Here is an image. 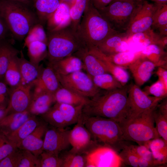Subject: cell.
<instances>
[{"label": "cell", "instance_id": "6da1fadb", "mask_svg": "<svg viewBox=\"0 0 167 167\" xmlns=\"http://www.w3.org/2000/svg\"><path fill=\"white\" fill-rule=\"evenodd\" d=\"M128 87L125 85L111 90H101L84 106L82 114L112 119L119 123L122 122L127 116Z\"/></svg>", "mask_w": 167, "mask_h": 167}, {"label": "cell", "instance_id": "7a4b0ae2", "mask_svg": "<svg viewBox=\"0 0 167 167\" xmlns=\"http://www.w3.org/2000/svg\"><path fill=\"white\" fill-rule=\"evenodd\" d=\"M76 33L84 46H97L109 36L118 32L113 29L89 0Z\"/></svg>", "mask_w": 167, "mask_h": 167}, {"label": "cell", "instance_id": "3957f363", "mask_svg": "<svg viewBox=\"0 0 167 167\" xmlns=\"http://www.w3.org/2000/svg\"><path fill=\"white\" fill-rule=\"evenodd\" d=\"M0 15L12 36L24 39L31 28L39 23L36 14L28 5L15 0H0Z\"/></svg>", "mask_w": 167, "mask_h": 167}, {"label": "cell", "instance_id": "277c9868", "mask_svg": "<svg viewBox=\"0 0 167 167\" xmlns=\"http://www.w3.org/2000/svg\"><path fill=\"white\" fill-rule=\"evenodd\" d=\"M83 123L91 137L102 146L119 152L127 143L119 123L110 118L82 113Z\"/></svg>", "mask_w": 167, "mask_h": 167}, {"label": "cell", "instance_id": "5b68a950", "mask_svg": "<svg viewBox=\"0 0 167 167\" xmlns=\"http://www.w3.org/2000/svg\"><path fill=\"white\" fill-rule=\"evenodd\" d=\"M157 105L119 123L126 140L134 141L140 145L149 140L160 138L154 126L153 117Z\"/></svg>", "mask_w": 167, "mask_h": 167}, {"label": "cell", "instance_id": "8992f818", "mask_svg": "<svg viewBox=\"0 0 167 167\" xmlns=\"http://www.w3.org/2000/svg\"><path fill=\"white\" fill-rule=\"evenodd\" d=\"M46 33L49 63L71 55L84 47L76 32L70 26Z\"/></svg>", "mask_w": 167, "mask_h": 167}, {"label": "cell", "instance_id": "52a82bcc", "mask_svg": "<svg viewBox=\"0 0 167 167\" xmlns=\"http://www.w3.org/2000/svg\"><path fill=\"white\" fill-rule=\"evenodd\" d=\"M140 2L113 1L107 6L97 10L113 29L124 32L128 28Z\"/></svg>", "mask_w": 167, "mask_h": 167}, {"label": "cell", "instance_id": "ba28073f", "mask_svg": "<svg viewBox=\"0 0 167 167\" xmlns=\"http://www.w3.org/2000/svg\"><path fill=\"white\" fill-rule=\"evenodd\" d=\"M55 73L62 87L83 96L92 98L101 90L95 85L91 77L81 70L66 75Z\"/></svg>", "mask_w": 167, "mask_h": 167}, {"label": "cell", "instance_id": "9c48e42d", "mask_svg": "<svg viewBox=\"0 0 167 167\" xmlns=\"http://www.w3.org/2000/svg\"><path fill=\"white\" fill-rule=\"evenodd\" d=\"M162 100L149 96L135 84H130L128 87L127 116L126 119L137 116L156 105Z\"/></svg>", "mask_w": 167, "mask_h": 167}, {"label": "cell", "instance_id": "30bf717a", "mask_svg": "<svg viewBox=\"0 0 167 167\" xmlns=\"http://www.w3.org/2000/svg\"><path fill=\"white\" fill-rule=\"evenodd\" d=\"M157 6V3H151L146 0L139 3L136 14L125 32L129 38L133 35L151 28Z\"/></svg>", "mask_w": 167, "mask_h": 167}, {"label": "cell", "instance_id": "8fae6325", "mask_svg": "<svg viewBox=\"0 0 167 167\" xmlns=\"http://www.w3.org/2000/svg\"><path fill=\"white\" fill-rule=\"evenodd\" d=\"M31 87L20 84L13 88L10 93L8 104L5 109L6 115L12 113L28 111L32 99Z\"/></svg>", "mask_w": 167, "mask_h": 167}, {"label": "cell", "instance_id": "7c38bea8", "mask_svg": "<svg viewBox=\"0 0 167 167\" xmlns=\"http://www.w3.org/2000/svg\"><path fill=\"white\" fill-rule=\"evenodd\" d=\"M70 131L64 128L52 126L48 128L45 135L43 151L58 154L66 149L70 144L69 135Z\"/></svg>", "mask_w": 167, "mask_h": 167}, {"label": "cell", "instance_id": "4fadbf2b", "mask_svg": "<svg viewBox=\"0 0 167 167\" xmlns=\"http://www.w3.org/2000/svg\"><path fill=\"white\" fill-rule=\"evenodd\" d=\"M72 129L70 131V144L72 146L73 150L86 153V151L88 150V147L98 143L91 140V135L83 123L82 114Z\"/></svg>", "mask_w": 167, "mask_h": 167}, {"label": "cell", "instance_id": "5bb4252c", "mask_svg": "<svg viewBox=\"0 0 167 167\" xmlns=\"http://www.w3.org/2000/svg\"><path fill=\"white\" fill-rule=\"evenodd\" d=\"M156 66H158L157 64L140 54L128 68L132 73L135 84L140 87L150 79Z\"/></svg>", "mask_w": 167, "mask_h": 167}, {"label": "cell", "instance_id": "9a60e30c", "mask_svg": "<svg viewBox=\"0 0 167 167\" xmlns=\"http://www.w3.org/2000/svg\"><path fill=\"white\" fill-rule=\"evenodd\" d=\"M33 93L28 111L33 115L42 114L56 103L54 93L44 91L40 88L34 85Z\"/></svg>", "mask_w": 167, "mask_h": 167}, {"label": "cell", "instance_id": "2e32d148", "mask_svg": "<svg viewBox=\"0 0 167 167\" xmlns=\"http://www.w3.org/2000/svg\"><path fill=\"white\" fill-rule=\"evenodd\" d=\"M47 123L42 122L21 143L18 148L31 152L38 157L43 151L44 140L42 138L48 128Z\"/></svg>", "mask_w": 167, "mask_h": 167}, {"label": "cell", "instance_id": "e0dca14e", "mask_svg": "<svg viewBox=\"0 0 167 167\" xmlns=\"http://www.w3.org/2000/svg\"><path fill=\"white\" fill-rule=\"evenodd\" d=\"M70 6L65 0L61 3L46 22L47 32L59 30L70 26Z\"/></svg>", "mask_w": 167, "mask_h": 167}, {"label": "cell", "instance_id": "ac0fdd59", "mask_svg": "<svg viewBox=\"0 0 167 167\" xmlns=\"http://www.w3.org/2000/svg\"><path fill=\"white\" fill-rule=\"evenodd\" d=\"M129 38L125 32H118L109 37L96 46L106 55L128 50Z\"/></svg>", "mask_w": 167, "mask_h": 167}, {"label": "cell", "instance_id": "d6986e66", "mask_svg": "<svg viewBox=\"0 0 167 167\" xmlns=\"http://www.w3.org/2000/svg\"><path fill=\"white\" fill-rule=\"evenodd\" d=\"M74 54L81 60L83 68L91 77L108 73L102 62L89 52L86 47L81 48Z\"/></svg>", "mask_w": 167, "mask_h": 167}, {"label": "cell", "instance_id": "ffe728a7", "mask_svg": "<svg viewBox=\"0 0 167 167\" xmlns=\"http://www.w3.org/2000/svg\"><path fill=\"white\" fill-rule=\"evenodd\" d=\"M114 152L111 149L102 146L93 148L87 154L86 167L113 166V155Z\"/></svg>", "mask_w": 167, "mask_h": 167}, {"label": "cell", "instance_id": "44dd1931", "mask_svg": "<svg viewBox=\"0 0 167 167\" xmlns=\"http://www.w3.org/2000/svg\"><path fill=\"white\" fill-rule=\"evenodd\" d=\"M89 52L99 58L103 63L108 73L112 75L124 86L129 81L130 75L125 68L117 66L110 61L96 46L87 48Z\"/></svg>", "mask_w": 167, "mask_h": 167}, {"label": "cell", "instance_id": "7402d4cb", "mask_svg": "<svg viewBox=\"0 0 167 167\" xmlns=\"http://www.w3.org/2000/svg\"><path fill=\"white\" fill-rule=\"evenodd\" d=\"M132 39L135 44L143 48L151 44H156L165 49L167 46V36H162L151 28L143 32L133 35Z\"/></svg>", "mask_w": 167, "mask_h": 167}, {"label": "cell", "instance_id": "603a6c76", "mask_svg": "<svg viewBox=\"0 0 167 167\" xmlns=\"http://www.w3.org/2000/svg\"><path fill=\"white\" fill-rule=\"evenodd\" d=\"M56 73L66 75L81 70L83 68L81 60L78 57L71 55L57 61L49 63Z\"/></svg>", "mask_w": 167, "mask_h": 167}, {"label": "cell", "instance_id": "cb8c5ba5", "mask_svg": "<svg viewBox=\"0 0 167 167\" xmlns=\"http://www.w3.org/2000/svg\"><path fill=\"white\" fill-rule=\"evenodd\" d=\"M31 115L28 111L6 115L0 121V132L5 135L12 132L23 124Z\"/></svg>", "mask_w": 167, "mask_h": 167}, {"label": "cell", "instance_id": "d4e9b609", "mask_svg": "<svg viewBox=\"0 0 167 167\" xmlns=\"http://www.w3.org/2000/svg\"><path fill=\"white\" fill-rule=\"evenodd\" d=\"M33 85L54 94L61 86L55 73L49 65L41 70L38 78Z\"/></svg>", "mask_w": 167, "mask_h": 167}, {"label": "cell", "instance_id": "484cf974", "mask_svg": "<svg viewBox=\"0 0 167 167\" xmlns=\"http://www.w3.org/2000/svg\"><path fill=\"white\" fill-rule=\"evenodd\" d=\"M18 61L21 77L20 84L32 87L38 78L41 70L38 66L23 57H18Z\"/></svg>", "mask_w": 167, "mask_h": 167}, {"label": "cell", "instance_id": "4316f807", "mask_svg": "<svg viewBox=\"0 0 167 167\" xmlns=\"http://www.w3.org/2000/svg\"><path fill=\"white\" fill-rule=\"evenodd\" d=\"M65 0H32L39 23L43 25L61 3Z\"/></svg>", "mask_w": 167, "mask_h": 167}, {"label": "cell", "instance_id": "83f0119b", "mask_svg": "<svg viewBox=\"0 0 167 167\" xmlns=\"http://www.w3.org/2000/svg\"><path fill=\"white\" fill-rule=\"evenodd\" d=\"M155 107L153 117L156 128L160 137L167 143V101L166 98L162 100Z\"/></svg>", "mask_w": 167, "mask_h": 167}, {"label": "cell", "instance_id": "f1b7e54d", "mask_svg": "<svg viewBox=\"0 0 167 167\" xmlns=\"http://www.w3.org/2000/svg\"><path fill=\"white\" fill-rule=\"evenodd\" d=\"M35 116H31L19 127L12 132L5 135L18 147L22 141L39 124Z\"/></svg>", "mask_w": 167, "mask_h": 167}, {"label": "cell", "instance_id": "f546056e", "mask_svg": "<svg viewBox=\"0 0 167 167\" xmlns=\"http://www.w3.org/2000/svg\"><path fill=\"white\" fill-rule=\"evenodd\" d=\"M54 95L56 102L75 106L85 105L90 101L89 98L81 96L62 86L55 92Z\"/></svg>", "mask_w": 167, "mask_h": 167}, {"label": "cell", "instance_id": "4dcf8cb0", "mask_svg": "<svg viewBox=\"0 0 167 167\" xmlns=\"http://www.w3.org/2000/svg\"><path fill=\"white\" fill-rule=\"evenodd\" d=\"M143 145L151 151L158 165L165 164L167 161V143L161 138L149 140Z\"/></svg>", "mask_w": 167, "mask_h": 167}, {"label": "cell", "instance_id": "1f68e13d", "mask_svg": "<svg viewBox=\"0 0 167 167\" xmlns=\"http://www.w3.org/2000/svg\"><path fill=\"white\" fill-rule=\"evenodd\" d=\"M19 51L6 40L0 42V80L4 78L11 60L17 56Z\"/></svg>", "mask_w": 167, "mask_h": 167}, {"label": "cell", "instance_id": "d6a6232c", "mask_svg": "<svg viewBox=\"0 0 167 167\" xmlns=\"http://www.w3.org/2000/svg\"><path fill=\"white\" fill-rule=\"evenodd\" d=\"M84 105H81L75 106L56 102L54 106L60 111L67 126L78 122L82 114Z\"/></svg>", "mask_w": 167, "mask_h": 167}, {"label": "cell", "instance_id": "836d02e7", "mask_svg": "<svg viewBox=\"0 0 167 167\" xmlns=\"http://www.w3.org/2000/svg\"><path fill=\"white\" fill-rule=\"evenodd\" d=\"M140 51L142 55L157 64L158 66L166 68V53L163 48L156 44H151Z\"/></svg>", "mask_w": 167, "mask_h": 167}, {"label": "cell", "instance_id": "e575fe53", "mask_svg": "<svg viewBox=\"0 0 167 167\" xmlns=\"http://www.w3.org/2000/svg\"><path fill=\"white\" fill-rule=\"evenodd\" d=\"M151 28L158 31L160 36H167V3H157Z\"/></svg>", "mask_w": 167, "mask_h": 167}, {"label": "cell", "instance_id": "d590c367", "mask_svg": "<svg viewBox=\"0 0 167 167\" xmlns=\"http://www.w3.org/2000/svg\"><path fill=\"white\" fill-rule=\"evenodd\" d=\"M30 61L36 65L47 57L48 54L47 45L39 41L32 42L26 46Z\"/></svg>", "mask_w": 167, "mask_h": 167}, {"label": "cell", "instance_id": "8d00e7d4", "mask_svg": "<svg viewBox=\"0 0 167 167\" xmlns=\"http://www.w3.org/2000/svg\"><path fill=\"white\" fill-rule=\"evenodd\" d=\"M95 85L101 90H109L123 86L111 74L105 73L91 77Z\"/></svg>", "mask_w": 167, "mask_h": 167}, {"label": "cell", "instance_id": "74e56055", "mask_svg": "<svg viewBox=\"0 0 167 167\" xmlns=\"http://www.w3.org/2000/svg\"><path fill=\"white\" fill-rule=\"evenodd\" d=\"M140 54V51L135 52L128 50L106 56L108 60L116 65L126 69L128 68L129 65L135 61Z\"/></svg>", "mask_w": 167, "mask_h": 167}, {"label": "cell", "instance_id": "f35d334b", "mask_svg": "<svg viewBox=\"0 0 167 167\" xmlns=\"http://www.w3.org/2000/svg\"><path fill=\"white\" fill-rule=\"evenodd\" d=\"M87 0H74L70 5V27L76 32L86 7Z\"/></svg>", "mask_w": 167, "mask_h": 167}, {"label": "cell", "instance_id": "ab89813d", "mask_svg": "<svg viewBox=\"0 0 167 167\" xmlns=\"http://www.w3.org/2000/svg\"><path fill=\"white\" fill-rule=\"evenodd\" d=\"M18 57L16 56L11 60L4 77L6 83L13 88L21 84V77Z\"/></svg>", "mask_w": 167, "mask_h": 167}, {"label": "cell", "instance_id": "60d3db41", "mask_svg": "<svg viewBox=\"0 0 167 167\" xmlns=\"http://www.w3.org/2000/svg\"><path fill=\"white\" fill-rule=\"evenodd\" d=\"M87 155L71 149L61 157L62 161V167H86Z\"/></svg>", "mask_w": 167, "mask_h": 167}, {"label": "cell", "instance_id": "b9f144b4", "mask_svg": "<svg viewBox=\"0 0 167 167\" xmlns=\"http://www.w3.org/2000/svg\"><path fill=\"white\" fill-rule=\"evenodd\" d=\"M41 115L46 123L52 127L64 128L67 126L61 112L54 106Z\"/></svg>", "mask_w": 167, "mask_h": 167}, {"label": "cell", "instance_id": "7bdbcfd3", "mask_svg": "<svg viewBox=\"0 0 167 167\" xmlns=\"http://www.w3.org/2000/svg\"><path fill=\"white\" fill-rule=\"evenodd\" d=\"M39 41L47 44V37L43 25L38 23L35 24L30 30L27 35L24 38V46L31 42Z\"/></svg>", "mask_w": 167, "mask_h": 167}, {"label": "cell", "instance_id": "ee69618b", "mask_svg": "<svg viewBox=\"0 0 167 167\" xmlns=\"http://www.w3.org/2000/svg\"><path fill=\"white\" fill-rule=\"evenodd\" d=\"M40 155L41 167H62V159L58 154L43 151Z\"/></svg>", "mask_w": 167, "mask_h": 167}, {"label": "cell", "instance_id": "f6af8a7d", "mask_svg": "<svg viewBox=\"0 0 167 167\" xmlns=\"http://www.w3.org/2000/svg\"><path fill=\"white\" fill-rule=\"evenodd\" d=\"M118 156L126 165L133 167H138V157L126 143L119 152Z\"/></svg>", "mask_w": 167, "mask_h": 167}, {"label": "cell", "instance_id": "bcb514c9", "mask_svg": "<svg viewBox=\"0 0 167 167\" xmlns=\"http://www.w3.org/2000/svg\"><path fill=\"white\" fill-rule=\"evenodd\" d=\"M23 150L17 148L0 161V167H18Z\"/></svg>", "mask_w": 167, "mask_h": 167}, {"label": "cell", "instance_id": "7dc6e473", "mask_svg": "<svg viewBox=\"0 0 167 167\" xmlns=\"http://www.w3.org/2000/svg\"><path fill=\"white\" fill-rule=\"evenodd\" d=\"M144 92L148 95L163 99L167 96V87L161 81L158 79L156 82L146 88Z\"/></svg>", "mask_w": 167, "mask_h": 167}, {"label": "cell", "instance_id": "c3c4849f", "mask_svg": "<svg viewBox=\"0 0 167 167\" xmlns=\"http://www.w3.org/2000/svg\"><path fill=\"white\" fill-rule=\"evenodd\" d=\"M129 147L136 154L138 157L142 158L158 166L153 158L152 152L144 145H134L128 144Z\"/></svg>", "mask_w": 167, "mask_h": 167}, {"label": "cell", "instance_id": "681fc988", "mask_svg": "<svg viewBox=\"0 0 167 167\" xmlns=\"http://www.w3.org/2000/svg\"><path fill=\"white\" fill-rule=\"evenodd\" d=\"M23 150L22 158L18 167H41L40 159L31 152Z\"/></svg>", "mask_w": 167, "mask_h": 167}, {"label": "cell", "instance_id": "f907efd6", "mask_svg": "<svg viewBox=\"0 0 167 167\" xmlns=\"http://www.w3.org/2000/svg\"><path fill=\"white\" fill-rule=\"evenodd\" d=\"M17 148L15 144L0 132V161Z\"/></svg>", "mask_w": 167, "mask_h": 167}, {"label": "cell", "instance_id": "816d5d0a", "mask_svg": "<svg viewBox=\"0 0 167 167\" xmlns=\"http://www.w3.org/2000/svg\"><path fill=\"white\" fill-rule=\"evenodd\" d=\"M8 93V90L6 83L0 81V109H5L6 108L7 96Z\"/></svg>", "mask_w": 167, "mask_h": 167}, {"label": "cell", "instance_id": "f5cc1de1", "mask_svg": "<svg viewBox=\"0 0 167 167\" xmlns=\"http://www.w3.org/2000/svg\"><path fill=\"white\" fill-rule=\"evenodd\" d=\"M9 32H10L5 22L0 15V42L6 40L5 38Z\"/></svg>", "mask_w": 167, "mask_h": 167}, {"label": "cell", "instance_id": "db71d44e", "mask_svg": "<svg viewBox=\"0 0 167 167\" xmlns=\"http://www.w3.org/2000/svg\"><path fill=\"white\" fill-rule=\"evenodd\" d=\"M167 68L159 66L156 71V74L158 77V79L162 81L167 87Z\"/></svg>", "mask_w": 167, "mask_h": 167}, {"label": "cell", "instance_id": "11a10c76", "mask_svg": "<svg viewBox=\"0 0 167 167\" xmlns=\"http://www.w3.org/2000/svg\"><path fill=\"white\" fill-rule=\"evenodd\" d=\"M113 0H95L92 3L97 10H100L109 5Z\"/></svg>", "mask_w": 167, "mask_h": 167}, {"label": "cell", "instance_id": "9f6ffc18", "mask_svg": "<svg viewBox=\"0 0 167 167\" xmlns=\"http://www.w3.org/2000/svg\"><path fill=\"white\" fill-rule=\"evenodd\" d=\"M138 167H151L156 166L153 163L142 158L138 157Z\"/></svg>", "mask_w": 167, "mask_h": 167}, {"label": "cell", "instance_id": "6f0895ef", "mask_svg": "<svg viewBox=\"0 0 167 167\" xmlns=\"http://www.w3.org/2000/svg\"><path fill=\"white\" fill-rule=\"evenodd\" d=\"M20 2L29 6L32 3V0H15Z\"/></svg>", "mask_w": 167, "mask_h": 167}, {"label": "cell", "instance_id": "680465c9", "mask_svg": "<svg viewBox=\"0 0 167 167\" xmlns=\"http://www.w3.org/2000/svg\"><path fill=\"white\" fill-rule=\"evenodd\" d=\"M150 0L153 2L154 3L158 4H166L167 0Z\"/></svg>", "mask_w": 167, "mask_h": 167}, {"label": "cell", "instance_id": "91938a15", "mask_svg": "<svg viewBox=\"0 0 167 167\" xmlns=\"http://www.w3.org/2000/svg\"><path fill=\"white\" fill-rule=\"evenodd\" d=\"M6 115L5 109H0V121Z\"/></svg>", "mask_w": 167, "mask_h": 167}, {"label": "cell", "instance_id": "94428289", "mask_svg": "<svg viewBox=\"0 0 167 167\" xmlns=\"http://www.w3.org/2000/svg\"><path fill=\"white\" fill-rule=\"evenodd\" d=\"M115 0H120V1H126L137 2L136 1V0H113V1H115Z\"/></svg>", "mask_w": 167, "mask_h": 167}, {"label": "cell", "instance_id": "6125c7cd", "mask_svg": "<svg viewBox=\"0 0 167 167\" xmlns=\"http://www.w3.org/2000/svg\"><path fill=\"white\" fill-rule=\"evenodd\" d=\"M142 0H136V1L137 2H141Z\"/></svg>", "mask_w": 167, "mask_h": 167}, {"label": "cell", "instance_id": "be15d7a7", "mask_svg": "<svg viewBox=\"0 0 167 167\" xmlns=\"http://www.w3.org/2000/svg\"><path fill=\"white\" fill-rule=\"evenodd\" d=\"M91 2H92L95 0H89Z\"/></svg>", "mask_w": 167, "mask_h": 167}]
</instances>
